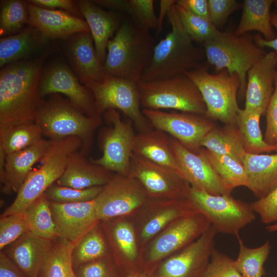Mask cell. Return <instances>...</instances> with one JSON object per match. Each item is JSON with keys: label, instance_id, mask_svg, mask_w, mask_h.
I'll list each match as a JSON object with an SVG mask.
<instances>
[{"label": "cell", "instance_id": "obj_1", "mask_svg": "<svg viewBox=\"0 0 277 277\" xmlns=\"http://www.w3.org/2000/svg\"><path fill=\"white\" fill-rule=\"evenodd\" d=\"M45 56L8 64L0 72V128L34 122L42 100L39 85Z\"/></svg>", "mask_w": 277, "mask_h": 277}, {"label": "cell", "instance_id": "obj_2", "mask_svg": "<svg viewBox=\"0 0 277 277\" xmlns=\"http://www.w3.org/2000/svg\"><path fill=\"white\" fill-rule=\"evenodd\" d=\"M167 16L171 30L154 46L150 62L142 76V82L183 75L204 65L206 59L204 48L195 45L183 26L174 5Z\"/></svg>", "mask_w": 277, "mask_h": 277}, {"label": "cell", "instance_id": "obj_3", "mask_svg": "<svg viewBox=\"0 0 277 277\" xmlns=\"http://www.w3.org/2000/svg\"><path fill=\"white\" fill-rule=\"evenodd\" d=\"M154 46L149 30L131 19L123 22L107 43L106 74L137 84L150 62Z\"/></svg>", "mask_w": 277, "mask_h": 277}, {"label": "cell", "instance_id": "obj_4", "mask_svg": "<svg viewBox=\"0 0 277 277\" xmlns=\"http://www.w3.org/2000/svg\"><path fill=\"white\" fill-rule=\"evenodd\" d=\"M34 122L49 140L78 137L82 142L80 152L87 156L91 150L94 132L102 124V118L83 114L69 100L55 93L48 100L42 98Z\"/></svg>", "mask_w": 277, "mask_h": 277}, {"label": "cell", "instance_id": "obj_5", "mask_svg": "<svg viewBox=\"0 0 277 277\" xmlns=\"http://www.w3.org/2000/svg\"><path fill=\"white\" fill-rule=\"evenodd\" d=\"M82 142L77 137L51 140L50 146L41 160V165L31 170L17 192L13 202L1 214L24 213L64 173L71 156L80 151Z\"/></svg>", "mask_w": 277, "mask_h": 277}, {"label": "cell", "instance_id": "obj_6", "mask_svg": "<svg viewBox=\"0 0 277 277\" xmlns=\"http://www.w3.org/2000/svg\"><path fill=\"white\" fill-rule=\"evenodd\" d=\"M203 48L208 64L218 72L225 69L230 74L236 73L240 80L239 95H245L249 70L266 53L248 33L241 36L233 32H221L204 43Z\"/></svg>", "mask_w": 277, "mask_h": 277}, {"label": "cell", "instance_id": "obj_7", "mask_svg": "<svg viewBox=\"0 0 277 277\" xmlns=\"http://www.w3.org/2000/svg\"><path fill=\"white\" fill-rule=\"evenodd\" d=\"M141 106L160 110L174 109L204 115L207 108L194 83L186 75L137 84Z\"/></svg>", "mask_w": 277, "mask_h": 277}, {"label": "cell", "instance_id": "obj_8", "mask_svg": "<svg viewBox=\"0 0 277 277\" xmlns=\"http://www.w3.org/2000/svg\"><path fill=\"white\" fill-rule=\"evenodd\" d=\"M185 74L200 91L206 106V116L225 125H236L240 109L238 95L240 87V80L236 73L230 74L224 69L213 74L203 65Z\"/></svg>", "mask_w": 277, "mask_h": 277}, {"label": "cell", "instance_id": "obj_9", "mask_svg": "<svg viewBox=\"0 0 277 277\" xmlns=\"http://www.w3.org/2000/svg\"><path fill=\"white\" fill-rule=\"evenodd\" d=\"M92 93L97 116L108 110L121 111L131 121L138 132L153 128L141 109L137 84L106 74L87 87Z\"/></svg>", "mask_w": 277, "mask_h": 277}, {"label": "cell", "instance_id": "obj_10", "mask_svg": "<svg viewBox=\"0 0 277 277\" xmlns=\"http://www.w3.org/2000/svg\"><path fill=\"white\" fill-rule=\"evenodd\" d=\"M189 198L217 233L236 236L242 229L255 219L251 204L236 200L231 195H213L191 187Z\"/></svg>", "mask_w": 277, "mask_h": 277}, {"label": "cell", "instance_id": "obj_11", "mask_svg": "<svg viewBox=\"0 0 277 277\" xmlns=\"http://www.w3.org/2000/svg\"><path fill=\"white\" fill-rule=\"evenodd\" d=\"M150 199L140 182L131 175L116 173L94 199L99 221H109L145 208Z\"/></svg>", "mask_w": 277, "mask_h": 277}, {"label": "cell", "instance_id": "obj_12", "mask_svg": "<svg viewBox=\"0 0 277 277\" xmlns=\"http://www.w3.org/2000/svg\"><path fill=\"white\" fill-rule=\"evenodd\" d=\"M142 110L154 128L169 134L185 148L196 154L202 148L203 139L217 127L215 120L205 114Z\"/></svg>", "mask_w": 277, "mask_h": 277}, {"label": "cell", "instance_id": "obj_13", "mask_svg": "<svg viewBox=\"0 0 277 277\" xmlns=\"http://www.w3.org/2000/svg\"><path fill=\"white\" fill-rule=\"evenodd\" d=\"M129 174L136 179L150 200L189 197L191 186L178 172L132 154Z\"/></svg>", "mask_w": 277, "mask_h": 277}, {"label": "cell", "instance_id": "obj_14", "mask_svg": "<svg viewBox=\"0 0 277 277\" xmlns=\"http://www.w3.org/2000/svg\"><path fill=\"white\" fill-rule=\"evenodd\" d=\"M104 116L112 126L106 129L102 139V156L91 160L110 171L129 174L130 159L135 136L131 121L123 120L119 111L111 109Z\"/></svg>", "mask_w": 277, "mask_h": 277}, {"label": "cell", "instance_id": "obj_15", "mask_svg": "<svg viewBox=\"0 0 277 277\" xmlns=\"http://www.w3.org/2000/svg\"><path fill=\"white\" fill-rule=\"evenodd\" d=\"M217 233L210 227L199 238L161 264L156 277H203L215 249Z\"/></svg>", "mask_w": 277, "mask_h": 277}, {"label": "cell", "instance_id": "obj_16", "mask_svg": "<svg viewBox=\"0 0 277 277\" xmlns=\"http://www.w3.org/2000/svg\"><path fill=\"white\" fill-rule=\"evenodd\" d=\"M211 225L199 211L175 220L150 244L147 252L148 260L156 262L174 254L199 238Z\"/></svg>", "mask_w": 277, "mask_h": 277}, {"label": "cell", "instance_id": "obj_17", "mask_svg": "<svg viewBox=\"0 0 277 277\" xmlns=\"http://www.w3.org/2000/svg\"><path fill=\"white\" fill-rule=\"evenodd\" d=\"M55 93L66 95L83 114L97 116L92 92L80 83L75 73L64 64H52L42 71L39 85L40 97L42 98L47 95Z\"/></svg>", "mask_w": 277, "mask_h": 277}, {"label": "cell", "instance_id": "obj_18", "mask_svg": "<svg viewBox=\"0 0 277 277\" xmlns=\"http://www.w3.org/2000/svg\"><path fill=\"white\" fill-rule=\"evenodd\" d=\"M170 142L180 171L191 187L213 195H231L233 190L222 181L204 154L191 152L172 136Z\"/></svg>", "mask_w": 277, "mask_h": 277}, {"label": "cell", "instance_id": "obj_19", "mask_svg": "<svg viewBox=\"0 0 277 277\" xmlns=\"http://www.w3.org/2000/svg\"><path fill=\"white\" fill-rule=\"evenodd\" d=\"M50 205L58 236L74 244L98 224L94 200L73 203L50 202Z\"/></svg>", "mask_w": 277, "mask_h": 277}, {"label": "cell", "instance_id": "obj_20", "mask_svg": "<svg viewBox=\"0 0 277 277\" xmlns=\"http://www.w3.org/2000/svg\"><path fill=\"white\" fill-rule=\"evenodd\" d=\"M277 67V53H266L248 71L244 109L262 115L266 110L274 91Z\"/></svg>", "mask_w": 277, "mask_h": 277}, {"label": "cell", "instance_id": "obj_21", "mask_svg": "<svg viewBox=\"0 0 277 277\" xmlns=\"http://www.w3.org/2000/svg\"><path fill=\"white\" fill-rule=\"evenodd\" d=\"M29 24L47 39L65 38L77 33L90 31L82 18L62 10L41 7L26 1Z\"/></svg>", "mask_w": 277, "mask_h": 277}, {"label": "cell", "instance_id": "obj_22", "mask_svg": "<svg viewBox=\"0 0 277 277\" xmlns=\"http://www.w3.org/2000/svg\"><path fill=\"white\" fill-rule=\"evenodd\" d=\"M67 52L75 74L86 87L100 80L106 74L90 31L72 35L68 42Z\"/></svg>", "mask_w": 277, "mask_h": 277}, {"label": "cell", "instance_id": "obj_23", "mask_svg": "<svg viewBox=\"0 0 277 277\" xmlns=\"http://www.w3.org/2000/svg\"><path fill=\"white\" fill-rule=\"evenodd\" d=\"M51 144V140L43 138L25 149L6 155L4 174L0 177L3 193L18 192L33 165L41 161Z\"/></svg>", "mask_w": 277, "mask_h": 277}, {"label": "cell", "instance_id": "obj_24", "mask_svg": "<svg viewBox=\"0 0 277 277\" xmlns=\"http://www.w3.org/2000/svg\"><path fill=\"white\" fill-rule=\"evenodd\" d=\"M51 241L26 231L3 251L27 277H38Z\"/></svg>", "mask_w": 277, "mask_h": 277}, {"label": "cell", "instance_id": "obj_25", "mask_svg": "<svg viewBox=\"0 0 277 277\" xmlns=\"http://www.w3.org/2000/svg\"><path fill=\"white\" fill-rule=\"evenodd\" d=\"M146 207L153 212L141 228L140 238L143 242L157 236L175 220L199 211L189 198L150 200Z\"/></svg>", "mask_w": 277, "mask_h": 277}, {"label": "cell", "instance_id": "obj_26", "mask_svg": "<svg viewBox=\"0 0 277 277\" xmlns=\"http://www.w3.org/2000/svg\"><path fill=\"white\" fill-rule=\"evenodd\" d=\"M76 2L89 28L97 55L104 64L107 43L118 29L121 20L117 14L104 10L92 1L81 0Z\"/></svg>", "mask_w": 277, "mask_h": 277}, {"label": "cell", "instance_id": "obj_27", "mask_svg": "<svg viewBox=\"0 0 277 277\" xmlns=\"http://www.w3.org/2000/svg\"><path fill=\"white\" fill-rule=\"evenodd\" d=\"M86 157L80 151L74 153L64 173L55 183L78 189L105 186L112 176L111 172Z\"/></svg>", "mask_w": 277, "mask_h": 277}, {"label": "cell", "instance_id": "obj_28", "mask_svg": "<svg viewBox=\"0 0 277 277\" xmlns=\"http://www.w3.org/2000/svg\"><path fill=\"white\" fill-rule=\"evenodd\" d=\"M242 163L247 175V188L258 199L266 196L277 186V153H246Z\"/></svg>", "mask_w": 277, "mask_h": 277}, {"label": "cell", "instance_id": "obj_29", "mask_svg": "<svg viewBox=\"0 0 277 277\" xmlns=\"http://www.w3.org/2000/svg\"><path fill=\"white\" fill-rule=\"evenodd\" d=\"M132 152L139 157L172 169L182 175L172 151L170 136L163 131L153 128L138 132L135 136Z\"/></svg>", "mask_w": 277, "mask_h": 277}, {"label": "cell", "instance_id": "obj_30", "mask_svg": "<svg viewBox=\"0 0 277 277\" xmlns=\"http://www.w3.org/2000/svg\"><path fill=\"white\" fill-rule=\"evenodd\" d=\"M47 39L30 26L0 39V67L22 61L42 47Z\"/></svg>", "mask_w": 277, "mask_h": 277}, {"label": "cell", "instance_id": "obj_31", "mask_svg": "<svg viewBox=\"0 0 277 277\" xmlns=\"http://www.w3.org/2000/svg\"><path fill=\"white\" fill-rule=\"evenodd\" d=\"M273 0H244L242 14L233 33L237 36L251 31L259 32L266 40L273 39L276 35L271 23L270 8Z\"/></svg>", "mask_w": 277, "mask_h": 277}, {"label": "cell", "instance_id": "obj_32", "mask_svg": "<svg viewBox=\"0 0 277 277\" xmlns=\"http://www.w3.org/2000/svg\"><path fill=\"white\" fill-rule=\"evenodd\" d=\"M201 144L202 147L214 153L230 156L241 163L246 153L240 131L234 125L216 127L203 139Z\"/></svg>", "mask_w": 277, "mask_h": 277}, {"label": "cell", "instance_id": "obj_33", "mask_svg": "<svg viewBox=\"0 0 277 277\" xmlns=\"http://www.w3.org/2000/svg\"><path fill=\"white\" fill-rule=\"evenodd\" d=\"M75 245L60 237L52 240L38 277H76L72 262Z\"/></svg>", "mask_w": 277, "mask_h": 277}, {"label": "cell", "instance_id": "obj_34", "mask_svg": "<svg viewBox=\"0 0 277 277\" xmlns=\"http://www.w3.org/2000/svg\"><path fill=\"white\" fill-rule=\"evenodd\" d=\"M262 115L258 112L240 108L236 120L246 153L252 154L277 152V145L267 144L263 136L260 121Z\"/></svg>", "mask_w": 277, "mask_h": 277}, {"label": "cell", "instance_id": "obj_35", "mask_svg": "<svg viewBox=\"0 0 277 277\" xmlns=\"http://www.w3.org/2000/svg\"><path fill=\"white\" fill-rule=\"evenodd\" d=\"M24 213L28 231L51 240L58 237L50 201L44 194L30 205Z\"/></svg>", "mask_w": 277, "mask_h": 277}, {"label": "cell", "instance_id": "obj_36", "mask_svg": "<svg viewBox=\"0 0 277 277\" xmlns=\"http://www.w3.org/2000/svg\"><path fill=\"white\" fill-rule=\"evenodd\" d=\"M43 133L35 122L0 128V149L6 155L25 149L43 138Z\"/></svg>", "mask_w": 277, "mask_h": 277}, {"label": "cell", "instance_id": "obj_37", "mask_svg": "<svg viewBox=\"0 0 277 277\" xmlns=\"http://www.w3.org/2000/svg\"><path fill=\"white\" fill-rule=\"evenodd\" d=\"M239 252L233 265L242 277H262L265 273L264 264L270 253L271 246L267 241L254 248L247 247L243 240L236 236Z\"/></svg>", "mask_w": 277, "mask_h": 277}, {"label": "cell", "instance_id": "obj_38", "mask_svg": "<svg viewBox=\"0 0 277 277\" xmlns=\"http://www.w3.org/2000/svg\"><path fill=\"white\" fill-rule=\"evenodd\" d=\"M200 152L204 154L222 181L231 189L245 186L248 181L243 164L232 157L214 153L202 147Z\"/></svg>", "mask_w": 277, "mask_h": 277}, {"label": "cell", "instance_id": "obj_39", "mask_svg": "<svg viewBox=\"0 0 277 277\" xmlns=\"http://www.w3.org/2000/svg\"><path fill=\"white\" fill-rule=\"evenodd\" d=\"M107 252L106 243L97 224L75 245L72 253L73 268L105 257Z\"/></svg>", "mask_w": 277, "mask_h": 277}, {"label": "cell", "instance_id": "obj_40", "mask_svg": "<svg viewBox=\"0 0 277 277\" xmlns=\"http://www.w3.org/2000/svg\"><path fill=\"white\" fill-rule=\"evenodd\" d=\"M29 24L27 2L20 0L1 1L0 34L9 36L16 34Z\"/></svg>", "mask_w": 277, "mask_h": 277}, {"label": "cell", "instance_id": "obj_41", "mask_svg": "<svg viewBox=\"0 0 277 277\" xmlns=\"http://www.w3.org/2000/svg\"><path fill=\"white\" fill-rule=\"evenodd\" d=\"M174 7L186 32L194 42L203 45L220 31L210 20L192 13L176 3Z\"/></svg>", "mask_w": 277, "mask_h": 277}, {"label": "cell", "instance_id": "obj_42", "mask_svg": "<svg viewBox=\"0 0 277 277\" xmlns=\"http://www.w3.org/2000/svg\"><path fill=\"white\" fill-rule=\"evenodd\" d=\"M110 233L113 242L122 256L130 262L137 258L138 251L134 229L126 220H119L112 225Z\"/></svg>", "mask_w": 277, "mask_h": 277}, {"label": "cell", "instance_id": "obj_43", "mask_svg": "<svg viewBox=\"0 0 277 277\" xmlns=\"http://www.w3.org/2000/svg\"><path fill=\"white\" fill-rule=\"evenodd\" d=\"M104 186H95L78 189L64 187L54 183L49 187L44 194L50 202L58 203H73L94 200Z\"/></svg>", "mask_w": 277, "mask_h": 277}, {"label": "cell", "instance_id": "obj_44", "mask_svg": "<svg viewBox=\"0 0 277 277\" xmlns=\"http://www.w3.org/2000/svg\"><path fill=\"white\" fill-rule=\"evenodd\" d=\"M125 13L143 28L150 30L157 27V17L154 12L153 0H127Z\"/></svg>", "mask_w": 277, "mask_h": 277}, {"label": "cell", "instance_id": "obj_45", "mask_svg": "<svg viewBox=\"0 0 277 277\" xmlns=\"http://www.w3.org/2000/svg\"><path fill=\"white\" fill-rule=\"evenodd\" d=\"M26 231L28 230L24 213L1 216V250L14 242Z\"/></svg>", "mask_w": 277, "mask_h": 277}, {"label": "cell", "instance_id": "obj_46", "mask_svg": "<svg viewBox=\"0 0 277 277\" xmlns=\"http://www.w3.org/2000/svg\"><path fill=\"white\" fill-rule=\"evenodd\" d=\"M233 261L215 248L203 277H242L234 267Z\"/></svg>", "mask_w": 277, "mask_h": 277}, {"label": "cell", "instance_id": "obj_47", "mask_svg": "<svg viewBox=\"0 0 277 277\" xmlns=\"http://www.w3.org/2000/svg\"><path fill=\"white\" fill-rule=\"evenodd\" d=\"M209 19L219 29L226 23L229 16L242 8L243 3L235 0H208Z\"/></svg>", "mask_w": 277, "mask_h": 277}, {"label": "cell", "instance_id": "obj_48", "mask_svg": "<svg viewBox=\"0 0 277 277\" xmlns=\"http://www.w3.org/2000/svg\"><path fill=\"white\" fill-rule=\"evenodd\" d=\"M255 213L265 224L277 223V186L266 196L251 204Z\"/></svg>", "mask_w": 277, "mask_h": 277}, {"label": "cell", "instance_id": "obj_49", "mask_svg": "<svg viewBox=\"0 0 277 277\" xmlns=\"http://www.w3.org/2000/svg\"><path fill=\"white\" fill-rule=\"evenodd\" d=\"M74 270L76 277H117L106 256L81 265Z\"/></svg>", "mask_w": 277, "mask_h": 277}, {"label": "cell", "instance_id": "obj_50", "mask_svg": "<svg viewBox=\"0 0 277 277\" xmlns=\"http://www.w3.org/2000/svg\"><path fill=\"white\" fill-rule=\"evenodd\" d=\"M266 128L264 140L270 145H277V72L274 91L268 104L266 112Z\"/></svg>", "mask_w": 277, "mask_h": 277}, {"label": "cell", "instance_id": "obj_51", "mask_svg": "<svg viewBox=\"0 0 277 277\" xmlns=\"http://www.w3.org/2000/svg\"><path fill=\"white\" fill-rule=\"evenodd\" d=\"M28 2L45 8H60L73 15L83 16L76 2L71 0H30ZM82 18V17H81Z\"/></svg>", "mask_w": 277, "mask_h": 277}, {"label": "cell", "instance_id": "obj_52", "mask_svg": "<svg viewBox=\"0 0 277 277\" xmlns=\"http://www.w3.org/2000/svg\"><path fill=\"white\" fill-rule=\"evenodd\" d=\"M176 4L197 16L210 20L208 0H177Z\"/></svg>", "mask_w": 277, "mask_h": 277}, {"label": "cell", "instance_id": "obj_53", "mask_svg": "<svg viewBox=\"0 0 277 277\" xmlns=\"http://www.w3.org/2000/svg\"><path fill=\"white\" fill-rule=\"evenodd\" d=\"M0 277H27L3 250L0 252Z\"/></svg>", "mask_w": 277, "mask_h": 277}, {"label": "cell", "instance_id": "obj_54", "mask_svg": "<svg viewBox=\"0 0 277 277\" xmlns=\"http://www.w3.org/2000/svg\"><path fill=\"white\" fill-rule=\"evenodd\" d=\"M271 23L277 30V10L271 13ZM254 41L261 48L268 47L273 49L277 53V36L272 40H266L260 34L253 36Z\"/></svg>", "mask_w": 277, "mask_h": 277}, {"label": "cell", "instance_id": "obj_55", "mask_svg": "<svg viewBox=\"0 0 277 277\" xmlns=\"http://www.w3.org/2000/svg\"><path fill=\"white\" fill-rule=\"evenodd\" d=\"M175 0H161L160 1V13L157 17V27L156 34L158 35L163 28L164 18L168 15L170 10L175 5Z\"/></svg>", "mask_w": 277, "mask_h": 277}, {"label": "cell", "instance_id": "obj_56", "mask_svg": "<svg viewBox=\"0 0 277 277\" xmlns=\"http://www.w3.org/2000/svg\"><path fill=\"white\" fill-rule=\"evenodd\" d=\"M92 2L100 7L126 12L127 0H95Z\"/></svg>", "mask_w": 277, "mask_h": 277}, {"label": "cell", "instance_id": "obj_57", "mask_svg": "<svg viewBox=\"0 0 277 277\" xmlns=\"http://www.w3.org/2000/svg\"><path fill=\"white\" fill-rule=\"evenodd\" d=\"M266 229L268 232H274L277 231V223L272 225H268L266 227Z\"/></svg>", "mask_w": 277, "mask_h": 277}, {"label": "cell", "instance_id": "obj_58", "mask_svg": "<svg viewBox=\"0 0 277 277\" xmlns=\"http://www.w3.org/2000/svg\"><path fill=\"white\" fill-rule=\"evenodd\" d=\"M127 277H147V276L143 274H141L138 273H134L130 274Z\"/></svg>", "mask_w": 277, "mask_h": 277}, {"label": "cell", "instance_id": "obj_59", "mask_svg": "<svg viewBox=\"0 0 277 277\" xmlns=\"http://www.w3.org/2000/svg\"><path fill=\"white\" fill-rule=\"evenodd\" d=\"M274 4H275V5H276V6H277V0H276V1H274Z\"/></svg>", "mask_w": 277, "mask_h": 277}]
</instances>
